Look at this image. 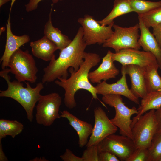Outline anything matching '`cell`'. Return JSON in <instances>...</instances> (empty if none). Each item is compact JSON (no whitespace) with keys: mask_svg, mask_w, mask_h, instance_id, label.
<instances>
[{"mask_svg":"<svg viewBox=\"0 0 161 161\" xmlns=\"http://www.w3.org/2000/svg\"><path fill=\"white\" fill-rule=\"evenodd\" d=\"M83 35L81 27L70 44L60 51L58 58L50 61L44 69L41 81L43 83L53 82L60 78H67L68 70L70 67L75 71L78 69L84 62L87 46L83 41Z\"/></svg>","mask_w":161,"mask_h":161,"instance_id":"obj_1","label":"cell"},{"mask_svg":"<svg viewBox=\"0 0 161 161\" xmlns=\"http://www.w3.org/2000/svg\"><path fill=\"white\" fill-rule=\"evenodd\" d=\"M100 59L97 53L86 52L84 62L77 71H74L72 68L70 67L69 72L71 75L69 78H60L55 81V84L64 90V101L67 108L72 109L76 106L75 95L80 89L88 91L93 98L98 99L96 88L90 83L88 76L90 69L98 65Z\"/></svg>","mask_w":161,"mask_h":161,"instance_id":"obj_2","label":"cell"},{"mask_svg":"<svg viewBox=\"0 0 161 161\" xmlns=\"http://www.w3.org/2000/svg\"><path fill=\"white\" fill-rule=\"evenodd\" d=\"M9 72V69L7 68L0 72V76L5 80L8 86L7 89L0 91V97L10 98L18 103L25 111L27 119L32 122L34 109L41 95L40 92L44 88V83L39 82L35 87L32 88L29 82H25L27 87H25L22 82L11 81Z\"/></svg>","mask_w":161,"mask_h":161,"instance_id":"obj_3","label":"cell"},{"mask_svg":"<svg viewBox=\"0 0 161 161\" xmlns=\"http://www.w3.org/2000/svg\"><path fill=\"white\" fill-rule=\"evenodd\" d=\"M10 72L20 82L27 81L35 83L37 78L38 69L32 55L28 50L19 49L10 56L8 63Z\"/></svg>","mask_w":161,"mask_h":161,"instance_id":"obj_4","label":"cell"},{"mask_svg":"<svg viewBox=\"0 0 161 161\" xmlns=\"http://www.w3.org/2000/svg\"><path fill=\"white\" fill-rule=\"evenodd\" d=\"M102 100L104 103L114 108L115 115L110 120L114 125L119 128L120 134L133 140L131 126L132 119L131 117L133 114H137V109L135 106L130 108L126 106L120 95H103Z\"/></svg>","mask_w":161,"mask_h":161,"instance_id":"obj_5","label":"cell"},{"mask_svg":"<svg viewBox=\"0 0 161 161\" xmlns=\"http://www.w3.org/2000/svg\"><path fill=\"white\" fill-rule=\"evenodd\" d=\"M113 27L114 31L102 44L103 47L112 48L115 52L127 48L139 50L141 48L138 42L140 36L138 23L129 27H123L114 24Z\"/></svg>","mask_w":161,"mask_h":161,"instance_id":"obj_6","label":"cell"},{"mask_svg":"<svg viewBox=\"0 0 161 161\" xmlns=\"http://www.w3.org/2000/svg\"><path fill=\"white\" fill-rule=\"evenodd\" d=\"M155 111L151 109L141 116L131 128L132 140L136 148H149L157 130Z\"/></svg>","mask_w":161,"mask_h":161,"instance_id":"obj_7","label":"cell"},{"mask_svg":"<svg viewBox=\"0 0 161 161\" xmlns=\"http://www.w3.org/2000/svg\"><path fill=\"white\" fill-rule=\"evenodd\" d=\"M38 102L35 119L38 124L50 126L56 119L61 117L58 112L62 98L58 93L53 92L41 95Z\"/></svg>","mask_w":161,"mask_h":161,"instance_id":"obj_8","label":"cell"},{"mask_svg":"<svg viewBox=\"0 0 161 161\" xmlns=\"http://www.w3.org/2000/svg\"><path fill=\"white\" fill-rule=\"evenodd\" d=\"M78 22L82 26L83 30V38L87 46L98 44H103L111 36L114 21L107 26H103L88 14L80 18Z\"/></svg>","mask_w":161,"mask_h":161,"instance_id":"obj_9","label":"cell"},{"mask_svg":"<svg viewBox=\"0 0 161 161\" xmlns=\"http://www.w3.org/2000/svg\"><path fill=\"white\" fill-rule=\"evenodd\" d=\"M98 152H109L117 156L120 161H126L136 149L132 139L122 135H110L98 144Z\"/></svg>","mask_w":161,"mask_h":161,"instance_id":"obj_10","label":"cell"},{"mask_svg":"<svg viewBox=\"0 0 161 161\" xmlns=\"http://www.w3.org/2000/svg\"><path fill=\"white\" fill-rule=\"evenodd\" d=\"M95 123L92 133L86 146L98 144L108 136L115 134L118 128L114 125L100 107L94 109Z\"/></svg>","mask_w":161,"mask_h":161,"instance_id":"obj_11","label":"cell"},{"mask_svg":"<svg viewBox=\"0 0 161 161\" xmlns=\"http://www.w3.org/2000/svg\"><path fill=\"white\" fill-rule=\"evenodd\" d=\"M112 58L114 61L119 62L122 66L131 64L145 68L157 62L155 56L151 52L133 48L125 49L112 52Z\"/></svg>","mask_w":161,"mask_h":161,"instance_id":"obj_12","label":"cell"},{"mask_svg":"<svg viewBox=\"0 0 161 161\" xmlns=\"http://www.w3.org/2000/svg\"><path fill=\"white\" fill-rule=\"evenodd\" d=\"M122 77L117 82L112 84L103 80L95 86L97 94L103 95L108 94L119 95L124 96L135 103L139 105V98L136 97L129 88L126 74L121 69Z\"/></svg>","mask_w":161,"mask_h":161,"instance_id":"obj_13","label":"cell"},{"mask_svg":"<svg viewBox=\"0 0 161 161\" xmlns=\"http://www.w3.org/2000/svg\"><path fill=\"white\" fill-rule=\"evenodd\" d=\"M10 13H9L6 24V41L4 53L0 58L1 67L3 69L8 67L9 59L16 51L24 44L30 40V37L27 35L21 36L14 35L12 32L10 23Z\"/></svg>","mask_w":161,"mask_h":161,"instance_id":"obj_14","label":"cell"},{"mask_svg":"<svg viewBox=\"0 0 161 161\" xmlns=\"http://www.w3.org/2000/svg\"><path fill=\"white\" fill-rule=\"evenodd\" d=\"M112 52L108 50L106 55L102 58V62L95 70L90 72L89 79L93 83H98L102 80L113 79L119 74V70L116 67L112 58Z\"/></svg>","mask_w":161,"mask_h":161,"instance_id":"obj_15","label":"cell"},{"mask_svg":"<svg viewBox=\"0 0 161 161\" xmlns=\"http://www.w3.org/2000/svg\"><path fill=\"white\" fill-rule=\"evenodd\" d=\"M126 75H129L131 82L130 89L138 98H143L147 93L145 77V68L135 65L122 66Z\"/></svg>","mask_w":161,"mask_h":161,"instance_id":"obj_16","label":"cell"},{"mask_svg":"<svg viewBox=\"0 0 161 161\" xmlns=\"http://www.w3.org/2000/svg\"><path fill=\"white\" fill-rule=\"evenodd\" d=\"M138 24L140 35L138 43L144 51L150 52L155 57L160 69L161 68V47L155 37L143 23L141 18L138 16Z\"/></svg>","mask_w":161,"mask_h":161,"instance_id":"obj_17","label":"cell"},{"mask_svg":"<svg viewBox=\"0 0 161 161\" xmlns=\"http://www.w3.org/2000/svg\"><path fill=\"white\" fill-rule=\"evenodd\" d=\"M61 113V117L66 118L69 124L76 131L78 136L79 147L82 148L86 146L93 130L92 125L79 119L67 110H64Z\"/></svg>","mask_w":161,"mask_h":161,"instance_id":"obj_18","label":"cell"},{"mask_svg":"<svg viewBox=\"0 0 161 161\" xmlns=\"http://www.w3.org/2000/svg\"><path fill=\"white\" fill-rule=\"evenodd\" d=\"M30 45L33 55L46 61H50L55 59L54 52L58 49L56 45L44 36L31 42Z\"/></svg>","mask_w":161,"mask_h":161,"instance_id":"obj_19","label":"cell"},{"mask_svg":"<svg viewBox=\"0 0 161 161\" xmlns=\"http://www.w3.org/2000/svg\"><path fill=\"white\" fill-rule=\"evenodd\" d=\"M52 7L48 20L44 26V36L54 43L60 51L68 46L72 40L62 34L59 29L53 26L52 20Z\"/></svg>","mask_w":161,"mask_h":161,"instance_id":"obj_20","label":"cell"},{"mask_svg":"<svg viewBox=\"0 0 161 161\" xmlns=\"http://www.w3.org/2000/svg\"><path fill=\"white\" fill-rule=\"evenodd\" d=\"M138 109L136 116L133 118L132 128L138 119L147 111L156 110L161 106V91L148 93L143 98Z\"/></svg>","mask_w":161,"mask_h":161,"instance_id":"obj_21","label":"cell"},{"mask_svg":"<svg viewBox=\"0 0 161 161\" xmlns=\"http://www.w3.org/2000/svg\"><path fill=\"white\" fill-rule=\"evenodd\" d=\"M132 12L129 0H115L110 13L103 19L97 21L102 25H108L117 17Z\"/></svg>","mask_w":161,"mask_h":161,"instance_id":"obj_22","label":"cell"},{"mask_svg":"<svg viewBox=\"0 0 161 161\" xmlns=\"http://www.w3.org/2000/svg\"><path fill=\"white\" fill-rule=\"evenodd\" d=\"M157 62L145 68V77L148 93L161 91V77L159 75Z\"/></svg>","mask_w":161,"mask_h":161,"instance_id":"obj_23","label":"cell"},{"mask_svg":"<svg viewBox=\"0 0 161 161\" xmlns=\"http://www.w3.org/2000/svg\"><path fill=\"white\" fill-rule=\"evenodd\" d=\"M23 124L16 120L0 119V140L10 136L14 138L24 129Z\"/></svg>","mask_w":161,"mask_h":161,"instance_id":"obj_24","label":"cell"},{"mask_svg":"<svg viewBox=\"0 0 161 161\" xmlns=\"http://www.w3.org/2000/svg\"><path fill=\"white\" fill-rule=\"evenodd\" d=\"M133 12L138 15L147 13L161 6V1H152L145 0H129Z\"/></svg>","mask_w":161,"mask_h":161,"instance_id":"obj_25","label":"cell"},{"mask_svg":"<svg viewBox=\"0 0 161 161\" xmlns=\"http://www.w3.org/2000/svg\"><path fill=\"white\" fill-rule=\"evenodd\" d=\"M148 28L161 23V6L145 13L138 15Z\"/></svg>","mask_w":161,"mask_h":161,"instance_id":"obj_26","label":"cell"},{"mask_svg":"<svg viewBox=\"0 0 161 161\" xmlns=\"http://www.w3.org/2000/svg\"><path fill=\"white\" fill-rule=\"evenodd\" d=\"M148 150L147 161H159L161 157V130L154 134Z\"/></svg>","mask_w":161,"mask_h":161,"instance_id":"obj_27","label":"cell"},{"mask_svg":"<svg viewBox=\"0 0 161 161\" xmlns=\"http://www.w3.org/2000/svg\"><path fill=\"white\" fill-rule=\"evenodd\" d=\"M98 144L87 147L82 157L83 161H98Z\"/></svg>","mask_w":161,"mask_h":161,"instance_id":"obj_28","label":"cell"},{"mask_svg":"<svg viewBox=\"0 0 161 161\" xmlns=\"http://www.w3.org/2000/svg\"><path fill=\"white\" fill-rule=\"evenodd\" d=\"M148 156V148H136L126 161H147Z\"/></svg>","mask_w":161,"mask_h":161,"instance_id":"obj_29","label":"cell"},{"mask_svg":"<svg viewBox=\"0 0 161 161\" xmlns=\"http://www.w3.org/2000/svg\"><path fill=\"white\" fill-rule=\"evenodd\" d=\"M98 161H119L118 158L113 154L107 151L98 153Z\"/></svg>","mask_w":161,"mask_h":161,"instance_id":"obj_30","label":"cell"},{"mask_svg":"<svg viewBox=\"0 0 161 161\" xmlns=\"http://www.w3.org/2000/svg\"><path fill=\"white\" fill-rule=\"evenodd\" d=\"M61 158L64 161H83L82 157L75 155L69 149L66 148L64 153L60 155Z\"/></svg>","mask_w":161,"mask_h":161,"instance_id":"obj_31","label":"cell"},{"mask_svg":"<svg viewBox=\"0 0 161 161\" xmlns=\"http://www.w3.org/2000/svg\"><path fill=\"white\" fill-rule=\"evenodd\" d=\"M43 0H29L27 3L25 5V10L29 12L35 10L38 7L39 3ZM53 4L57 3L59 1L63 0H51Z\"/></svg>","mask_w":161,"mask_h":161,"instance_id":"obj_32","label":"cell"},{"mask_svg":"<svg viewBox=\"0 0 161 161\" xmlns=\"http://www.w3.org/2000/svg\"><path fill=\"white\" fill-rule=\"evenodd\" d=\"M153 34L161 47V23L152 27Z\"/></svg>","mask_w":161,"mask_h":161,"instance_id":"obj_33","label":"cell"},{"mask_svg":"<svg viewBox=\"0 0 161 161\" xmlns=\"http://www.w3.org/2000/svg\"><path fill=\"white\" fill-rule=\"evenodd\" d=\"M154 114L157 125V131L161 130V106L155 110Z\"/></svg>","mask_w":161,"mask_h":161,"instance_id":"obj_34","label":"cell"},{"mask_svg":"<svg viewBox=\"0 0 161 161\" xmlns=\"http://www.w3.org/2000/svg\"><path fill=\"white\" fill-rule=\"evenodd\" d=\"M1 140H0V161H8L7 157L5 155L3 150Z\"/></svg>","mask_w":161,"mask_h":161,"instance_id":"obj_35","label":"cell"},{"mask_svg":"<svg viewBox=\"0 0 161 161\" xmlns=\"http://www.w3.org/2000/svg\"><path fill=\"white\" fill-rule=\"evenodd\" d=\"M30 161H48L44 157H36Z\"/></svg>","mask_w":161,"mask_h":161,"instance_id":"obj_36","label":"cell"},{"mask_svg":"<svg viewBox=\"0 0 161 161\" xmlns=\"http://www.w3.org/2000/svg\"><path fill=\"white\" fill-rule=\"evenodd\" d=\"M11 0H0V7L3 5Z\"/></svg>","mask_w":161,"mask_h":161,"instance_id":"obj_37","label":"cell"},{"mask_svg":"<svg viewBox=\"0 0 161 161\" xmlns=\"http://www.w3.org/2000/svg\"><path fill=\"white\" fill-rule=\"evenodd\" d=\"M16 0H11V4H10V12L9 13H11V9H12V7H13V6L14 3V2H15V1H16Z\"/></svg>","mask_w":161,"mask_h":161,"instance_id":"obj_38","label":"cell"},{"mask_svg":"<svg viewBox=\"0 0 161 161\" xmlns=\"http://www.w3.org/2000/svg\"><path fill=\"white\" fill-rule=\"evenodd\" d=\"M4 27H2L1 28V29H0V35L2 32V31H3L4 30H5V29H4Z\"/></svg>","mask_w":161,"mask_h":161,"instance_id":"obj_39","label":"cell"},{"mask_svg":"<svg viewBox=\"0 0 161 161\" xmlns=\"http://www.w3.org/2000/svg\"><path fill=\"white\" fill-rule=\"evenodd\" d=\"M159 161H161V158H160V159Z\"/></svg>","mask_w":161,"mask_h":161,"instance_id":"obj_40","label":"cell"},{"mask_svg":"<svg viewBox=\"0 0 161 161\" xmlns=\"http://www.w3.org/2000/svg\"><path fill=\"white\" fill-rule=\"evenodd\" d=\"M160 69H161V68Z\"/></svg>","mask_w":161,"mask_h":161,"instance_id":"obj_41","label":"cell"}]
</instances>
